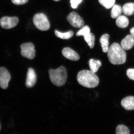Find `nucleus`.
Wrapping results in <instances>:
<instances>
[{
  "instance_id": "18",
  "label": "nucleus",
  "mask_w": 134,
  "mask_h": 134,
  "mask_svg": "<svg viewBox=\"0 0 134 134\" xmlns=\"http://www.w3.org/2000/svg\"><path fill=\"white\" fill-rule=\"evenodd\" d=\"M55 36L58 37L63 39H69L72 37L74 35V32L72 31L67 32H61L57 30H55Z\"/></svg>"
},
{
  "instance_id": "4",
  "label": "nucleus",
  "mask_w": 134,
  "mask_h": 134,
  "mask_svg": "<svg viewBox=\"0 0 134 134\" xmlns=\"http://www.w3.org/2000/svg\"><path fill=\"white\" fill-rule=\"evenodd\" d=\"M33 21L35 26L40 30L45 31L50 29V23L47 17L44 14H36L34 16Z\"/></svg>"
},
{
  "instance_id": "8",
  "label": "nucleus",
  "mask_w": 134,
  "mask_h": 134,
  "mask_svg": "<svg viewBox=\"0 0 134 134\" xmlns=\"http://www.w3.org/2000/svg\"><path fill=\"white\" fill-rule=\"evenodd\" d=\"M11 78L10 74L4 67L0 68V87L6 89L8 86L9 82Z\"/></svg>"
},
{
  "instance_id": "28",
  "label": "nucleus",
  "mask_w": 134,
  "mask_h": 134,
  "mask_svg": "<svg viewBox=\"0 0 134 134\" xmlns=\"http://www.w3.org/2000/svg\"><path fill=\"white\" fill-rule=\"evenodd\" d=\"M1 124H0V131L1 130Z\"/></svg>"
},
{
  "instance_id": "23",
  "label": "nucleus",
  "mask_w": 134,
  "mask_h": 134,
  "mask_svg": "<svg viewBox=\"0 0 134 134\" xmlns=\"http://www.w3.org/2000/svg\"><path fill=\"white\" fill-rule=\"evenodd\" d=\"M82 0H70L71 7L73 9L76 8L78 5L82 2Z\"/></svg>"
},
{
  "instance_id": "26",
  "label": "nucleus",
  "mask_w": 134,
  "mask_h": 134,
  "mask_svg": "<svg viewBox=\"0 0 134 134\" xmlns=\"http://www.w3.org/2000/svg\"><path fill=\"white\" fill-rule=\"evenodd\" d=\"M130 33L131 36H133V37L134 38V27L130 29Z\"/></svg>"
},
{
  "instance_id": "17",
  "label": "nucleus",
  "mask_w": 134,
  "mask_h": 134,
  "mask_svg": "<svg viewBox=\"0 0 134 134\" xmlns=\"http://www.w3.org/2000/svg\"><path fill=\"white\" fill-rule=\"evenodd\" d=\"M122 12V8L120 6L115 5L113 7L111 13V16L112 18H117L120 16Z\"/></svg>"
},
{
  "instance_id": "16",
  "label": "nucleus",
  "mask_w": 134,
  "mask_h": 134,
  "mask_svg": "<svg viewBox=\"0 0 134 134\" xmlns=\"http://www.w3.org/2000/svg\"><path fill=\"white\" fill-rule=\"evenodd\" d=\"M122 11L124 14L127 16L132 15L134 14V3H129L123 6Z\"/></svg>"
},
{
  "instance_id": "20",
  "label": "nucleus",
  "mask_w": 134,
  "mask_h": 134,
  "mask_svg": "<svg viewBox=\"0 0 134 134\" xmlns=\"http://www.w3.org/2000/svg\"><path fill=\"white\" fill-rule=\"evenodd\" d=\"M116 134H130L128 128L124 125H119L116 127Z\"/></svg>"
},
{
  "instance_id": "9",
  "label": "nucleus",
  "mask_w": 134,
  "mask_h": 134,
  "mask_svg": "<svg viewBox=\"0 0 134 134\" xmlns=\"http://www.w3.org/2000/svg\"><path fill=\"white\" fill-rule=\"evenodd\" d=\"M63 55L67 59L72 61H77L80 57L78 54L69 47H65L62 51Z\"/></svg>"
},
{
  "instance_id": "7",
  "label": "nucleus",
  "mask_w": 134,
  "mask_h": 134,
  "mask_svg": "<svg viewBox=\"0 0 134 134\" xmlns=\"http://www.w3.org/2000/svg\"><path fill=\"white\" fill-rule=\"evenodd\" d=\"M67 19L69 23L75 28H81L83 26L84 24L83 20L81 17L75 12L70 13L67 16Z\"/></svg>"
},
{
  "instance_id": "2",
  "label": "nucleus",
  "mask_w": 134,
  "mask_h": 134,
  "mask_svg": "<svg viewBox=\"0 0 134 134\" xmlns=\"http://www.w3.org/2000/svg\"><path fill=\"white\" fill-rule=\"evenodd\" d=\"M77 80L79 84L90 88L97 87L99 83L98 77L91 70L80 71L77 75Z\"/></svg>"
},
{
  "instance_id": "13",
  "label": "nucleus",
  "mask_w": 134,
  "mask_h": 134,
  "mask_svg": "<svg viewBox=\"0 0 134 134\" xmlns=\"http://www.w3.org/2000/svg\"><path fill=\"white\" fill-rule=\"evenodd\" d=\"M110 36L108 34H103L99 39V42L101 44L103 52L107 53L109 49V39Z\"/></svg>"
},
{
  "instance_id": "3",
  "label": "nucleus",
  "mask_w": 134,
  "mask_h": 134,
  "mask_svg": "<svg viewBox=\"0 0 134 134\" xmlns=\"http://www.w3.org/2000/svg\"><path fill=\"white\" fill-rule=\"evenodd\" d=\"M48 73L50 81L55 86H62L66 83L68 75L66 70L63 66L55 70L50 69Z\"/></svg>"
},
{
  "instance_id": "5",
  "label": "nucleus",
  "mask_w": 134,
  "mask_h": 134,
  "mask_svg": "<svg viewBox=\"0 0 134 134\" xmlns=\"http://www.w3.org/2000/svg\"><path fill=\"white\" fill-rule=\"evenodd\" d=\"M21 54L23 57L29 59H32L35 57L36 50L34 46L31 43H24L20 46Z\"/></svg>"
},
{
  "instance_id": "6",
  "label": "nucleus",
  "mask_w": 134,
  "mask_h": 134,
  "mask_svg": "<svg viewBox=\"0 0 134 134\" xmlns=\"http://www.w3.org/2000/svg\"><path fill=\"white\" fill-rule=\"evenodd\" d=\"M18 22L17 17L3 16L0 19V25L4 29H11L16 26Z\"/></svg>"
},
{
  "instance_id": "15",
  "label": "nucleus",
  "mask_w": 134,
  "mask_h": 134,
  "mask_svg": "<svg viewBox=\"0 0 134 134\" xmlns=\"http://www.w3.org/2000/svg\"><path fill=\"white\" fill-rule=\"evenodd\" d=\"M89 64L91 70L95 73L97 72L99 67L102 65L100 61L92 59H90L89 60Z\"/></svg>"
},
{
  "instance_id": "1",
  "label": "nucleus",
  "mask_w": 134,
  "mask_h": 134,
  "mask_svg": "<svg viewBox=\"0 0 134 134\" xmlns=\"http://www.w3.org/2000/svg\"><path fill=\"white\" fill-rule=\"evenodd\" d=\"M107 55L110 63L113 65H121L126 62V52L118 43H114L111 45L107 52Z\"/></svg>"
},
{
  "instance_id": "24",
  "label": "nucleus",
  "mask_w": 134,
  "mask_h": 134,
  "mask_svg": "<svg viewBox=\"0 0 134 134\" xmlns=\"http://www.w3.org/2000/svg\"><path fill=\"white\" fill-rule=\"evenodd\" d=\"M126 74L130 79L134 81V69H128L127 71Z\"/></svg>"
},
{
  "instance_id": "22",
  "label": "nucleus",
  "mask_w": 134,
  "mask_h": 134,
  "mask_svg": "<svg viewBox=\"0 0 134 134\" xmlns=\"http://www.w3.org/2000/svg\"><path fill=\"white\" fill-rule=\"evenodd\" d=\"M90 33V27L87 25H85L83 26L81 29L77 32L76 35L77 36H84L88 35Z\"/></svg>"
},
{
  "instance_id": "25",
  "label": "nucleus",
  "mask_w": 134,
  "mask_h": 134,
  "mask_svg": "<svg viewBox=\"0 0 134 134\" xmlns=\"http://www.w3.org/2000/svg\"><path fill=\"white\" fill-rule=\"evenodd\" d=\"M12 3L16 5H22L28 2V0H11Z\"/></svg>"
},
{
  "instance_id": "27",
  "label": "nucleus",
  "mask_w": 134,
  "mask_h": 134,
  "mask_svg": "<svg viewBox=\"0 0 134 134\" xmlns=\"http://www.w3.org/2000/svg\"><path fill=\"white\" fill-rule=\"evenodd\" d=\"M54 1H59L60 0H53Z\"/></svg>"
},
{
  "instance_id": "12",
  "label": "nucleus",
  "mask_w": 134,
  "mask_h": 134,
  "mask_svg": "<svg viewBox=\"0 0 134 134\" xmlns=\"http://www.w3.org/2000/svg\"><path fill=\"white\" fill-rule=\"evenodd\" d=\"M121 105L125 110H134V96H128L123 99L121 101Z\"/></svg>"
},
{
  "instance_id": "19",
  "label": "nucleus",
  "mask_w": 134,
  "mask_h": 134,
  "mask_svg": "<svg viewBox=\"0 0 134 134\" xmlns=\"http://www.w3.org/2000/svg\"><path fill=\"white\" fill-rule=\"evenodd\" d=\"M85 40L91 48H93L95 44V36L91 33L84 36Z\"/></svg>"
},
{
  "instance_id": "14",
  "label": "nucleus",
  "mask_w": 134,
  "mask_h": 134,
  "mask_svg": "<svg viewBox=\"0 0 134 134\" xmlns=\"http://www.w3.org/2000/svg\"><path fill=\"white\" fill-rule=\"evenodd\" d=\"M116 24L117 26L120 28H126L128 26L129 21L126 17L120 15L117 18Z\"/></svg>"
},
{
  "instance_id": "21",
  "label": "nucleus",
  "mask_w": 134,
  "mask_h": 134,
  "mask_svg": "<svg viewBox=\"0 0 134 134\" xmlns=\"http://www.w3.org/2000/svg\"><path fill=\"white\" fill-rule=\"evenodd\" d=\"M98 1L102 6L107 9L112 8L115 3V0H98Z\"/></svg>"
},
{
  "instance_id": "10",
  "label": "nucleus",
  "mask_w": 134,
  "mask_h": 134,
  "mask_svg": "<svg viewBox=\"0 0 134 134\" xmlns=\"http://www.w3.org/2000/svg\"><path fill=\"white\" fill-rule=\"evenodd\" d=\"M36 82V75L35 71L33 69L29 68L28 69L26 83L27 88H31L34 86Z\"/></svg>"
},
{
  "instance_id": "11",
  "label": "nucleus",
  "mask_w": 134,
  "mask_h": 134,
  "mask_svg": "<svg viewBox=\"0 0 134 134\" xmlns=\"http://www.w3.org/2000/svg\"><path fill=\"white\" fill-rule=\"evenodd\" d=\"M134 46V38L131 35H127L121 43V46L125 50H130Z\"/></svg>"
}]
</instances>
